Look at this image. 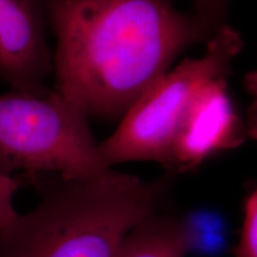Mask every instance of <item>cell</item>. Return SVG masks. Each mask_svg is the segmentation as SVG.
I'll return each mask as SVG.
<instances>
[{"label": "cell", "mask_w": 257, "mask_h": 257, "mask_svg": "<svg viewBox=\"0 0 257 257\" xmlns=\"http://www.w3.org/2000/svg\"><path fill=\"white\" fill-rule=\"evenodd\" d=\"M55 86L88 115L123 117L181 51L212 37L168 0H46Z\"/></svg>", "instance_id": "cell-1"}, {"label": "cell", "mask_w": 257, "mask_h": 257, "mask_svg": "<svg viewBox=\"0 0 257 257\" xmlns=\"http://www.w3.org/2000/svg\"><path fill=\"white\" fill-rule=\"evenodd\" d=\"M166 187L113 168L59 178L36 207L0 227V257H117L128 234L159 213Z\"/></svg>", "instance_id": "cell-2"}, {"label": "cell", "mask_w": 257, "mask_h": 257, "mask_svg": "<svg viewBox=\"0 0 257 257\" xmlns=\"http://www.w3.org/2000/svg\"><path fill=\"white\" fill-rule=\"evenodd\" d=\"M107 169L88 115L56 88L42 85L0 94V172L82 179Z\"/></svg>", "instance_id": "cell-3"}, {"label": "cell", "mask_w": 257, "mask_h": 257, "mask_svg": "<svg viewBox=\"0 0 257 257\" xmlns=\"http://www.w3.org/2000/svg\"><path fill=\"white\" fill-rule=\"evenodd\" d=\"M242 48L240 35L224 25L200 57L163 74L128 108L117 130L99 143L106 168L137 161L170 168L176 135L193 102L208 83L225 78Z\"/></svg>", "instance_id": "cell-4"}, {"label": "cell", "mask_w": 257, "mask_h": 257, "mask_svg": "<svg viewBox=\"0 0 257 257\" xmlns=\"http://www.w3.org/2000/svg\"><path fill=\"white\" fill-rule=\"evenodd\" d=\"M46 0H0V79L11 88H36L53 69Z\"/></svg>", "instance_id": "cell-5"}, {"label": "cell", "mask_w": 257, "mask_h": 257, "mask_svg": "<svg viewBox=\"0 0 257 257\" xmlns=\"http://www.w3.org/2000/svg\"><path fill=\"white\" fill-rule=\"evenodd\" d=\"M244 130L225 78L214 80L195 99L179 128L170 169H192L214 154L236 148Z\"/></svg>", "instance_id": "cell-6"}, {"label": "cell", "mask_w": 257, "mask_h": 257, "mask_svg": "<svg viewBox=\"0 0 257 257\" xmlns=\"http://www.w3.org/2000/svg\"><path fill=\"white\" fill-rule=\"evenodd\" d=\"M191 249L187 220L159 212L128 234L117 257H186Z\"/></svg>", "instance_id": "cell-7"}, {"label": "cell", "mask_w": 257, "mask_h": 257, "mask_svg": "<svg viewBox=\"0 0 257 257\" xmlns=\"http://www.w3.org/2000/svg\"><path fill=\"white\" fill-rule=\"evenodd\" d=\"M236 257H257V188L246 200Z\"/></svg>", "instance_id": "cell-8"}, {"label": "cell", "mask_w": 257, "mask_h": 257, "mask_svg": "<svg viewBox=\"0 0 257 257\" xmlns=\"http://www.w3.org/2000/svg\"><path fill=\"white\" fill-rule=\"evenodd\" d=\"M229 0H193L195 17L211 36L224 27Z\"/></svg>", "instance_id": "cell-9"}, {"label": "cell", "mask_w": 257, "mask_h": 257, "mask_svg": "<svg viewBox=\"0 0 257 257\" xmlns=\"http://www.w3.org/2000/svg\"><path fill=\"white\" fill-rule=\"evenodd\" d=\"M19 187L21 182L18 179L0 172V227L14 221L19 214L14 204Z\"/></svg>", "instance_id": "cell-10"}, {"label": "cell", "mask_w": 257, "mask_h": 257, "mask_svg": "<svg viewBox=\"0 0 257 257\" xmlns=\"http://www.w3.org/2000/svg\"><path fill=\"white\" fill-rule=\"evenodd\" d=\"M244 85L251 98L246 117V131L250 137L257 141V72L246 74Z\"/></svg>", "instance_id": "cell-11"}]
</instances>
